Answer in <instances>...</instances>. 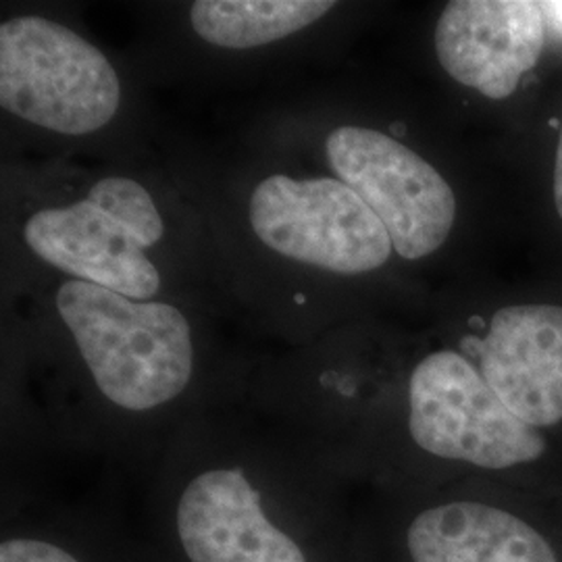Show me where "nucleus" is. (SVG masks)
Masks as SVG:
<instances>
[{"label":"nucleus","instance_id":"nucleus-1","mask_svg":"<svg viewBox=\"0 0 562 562\" xmlns=\"http://www.w3.org/2000/svg\"><path fill=\"white\" fill-rule=\"evenodd\" d=\"M148 519L162 562H369L364 508L262 482L241 462L188 473Z\"/></svg>","mask_w":562,"mask_h":562},{"label":"nucleus","instance_id":"nucleus-2","mask_svg":"<svg viewBox=\"0 0 562 562\" xmlns=\"http://www.w3.org/2000/svg\"><path fill=\"white\" fill-rule=\"evenodd\" d=\"M369 562H562V494L457 482L364 508Z\"/></svg>","mask_w":562,"mask_h":562},{"label":"nucleus","instance_id":"nucleus-3","mask_svg":"<svg viewBox=\"0 0 562 562\" xmlns=\"http://www.w3.org/2000/svg\"><path fill=\"white\" fill-rule=\"evenodd\" d=\"M404 427L425 459L459 467L475 482L562 494V487L533 473L550 454L548 438L510 413L462 352L438 350L413 367Z\"/></svg>","mask_w":562,"mask_h":562},{"label":"nucleus","instance_id":"nucleus-4","mask_svg":"<svg viewBox=\"0 0 562 562\" xmlns=\"http://www.w3.org/2000/svg\"><path fill=\"white\" fill-rule=\"evenodd\" d=\"M60 319L102 398L125 413L178 401L194 375L190 323L165 302H136L86 281L57 292Z\"/></svg>","mask_w":562,"mask_h":562},{"label":"nucleus","instance_id":"nucleus-5","mask_svg":"<svg viewBox=\"0 0 562 562\" xmlns=\"http://www.w3.org/2000/svg\"><path fill=\"white\" fill-rule=\"evenodd\" d=\"M121 83L101 50L44 18L0 25V104L44 130L81 136L115 117Z\"/></svg>","mask_w":562,"mask_h":562},{"label":"nucleus","instance_id":"nucleus-6","mask_svg":"<svg viewBox=\"0 0 562 562\" xmlns=\"http://www.w3.org/2000/svg\"><path fill=\"white\" fill-rule=\"evenodd\" d=\"M250 223L281 257L341 276L380 269L394 248L367 202L334 178L262 180L250 201Z\"/></svg>","mask_w":562,"mask_h":562},{"label":"nucleus","instance_id":"nucleus-7","mask_svg":"<svg viewBox=\"0 0 562 562\" xmlns=\"http://www.w3.org/2000/svg\"><path fill=\"white\" fill-rule=\"evenodd\" d=\"M325 150L338 180L380 217L402 259H425L448 240L457 220L454 192L408 146L378 130L341 125Z\"/></svg>","mask_w":562,"mask_h":562},{"label":"nucleus","instance_id":"nucleus-8","mask_svg":"<svg viewBox=\"0 0 562 562\" xmlns=\"http://www.w3.org/2000/svg\"><path fill=\"white\" fill-rule=\"evenodd\" d=\"M461 348L522 423L543 436L562 427V306L501 308L485 336H467Z\"/></svg>","mask_w":562,"mask_h":562},{"label":"nucleus","instance_id":"nucleus-9","mask_svg":"<svg viewBox=\"0 0 562 562\" xmlns=\"http://www.w3.org/2000/svg\"><path fill=\"white\" fill-rule=\"evenodd\" d=\"M542 2L454 0L436 27V53L448 76L501 101L517 92L543 50Z\"/></svg>","mask_w":562,"mask_h":562},{"label":"nucleus","instance_id":"nucleus-10","mask_svg":"<svg viewBox=\"0 0 562 562\" xmlns=\"http://www.w3.org/2000/svg\"><path fill=\"white\" fill-rule=\"evenodd\" d=\"M23 240L42 261L74 280L125 299L146 302L161 290V276L140 241L90 201L34 213L23 227Z\"/></svg>","mask_w":562,"mask_h":562},{"label":"nucleus","instance_id":"nucleus-11","mask_svg":"<svg viewBox=\"0 0 562 562\" xmlns=\"http://www.w3.org/2000/svg\"><path fill=\"white\" fill-rule=\"evenodd\" d=\"M0 562H162L99 508L4 510Z\"/></svg>","mask_w":562,"mask_h":562},{"label":"nucleus","instance_id":"nucleus-12","mask_svg":"<svg viewBox=\"0 0 562 562\" xmlns=\"http://www.w3.org/2000/svg\"><path fill=\"white\" fill-rule=\"evenodd\" d=\"M334 7L327 0H196L190 21L209 44L255 48L301 32Z\"/></svg>","mask_w":562,"mask_h":562},{"label":"nucleus","instance_id":"nucleus-13","mask_svg":"<svg viewBox=\"0 0 562 562\" xmlns=\"http://www.w3.org/2000/svg\"><path fill=\"white\" fill-rule=\"evenodd\" d=\"M86 201L123 225L144 248L161 241L165 227L159 209L138 181L117 176L104 178L92 186Z\"/></svg>","mask_w":562,"mask_h":562},{"label":"nucleus","instance_id":"nucleus-14","mask_svg":"<svg viewBox=\"0 0 562 562\" xmlns=\"http://www.w3.org/2000/svg\"><path fill=\"white\" fill-rule=\"evenodd\" d=\"M554 202H557V211L562 220V127L559 148H557V165H554Z\"/></svg>","mask_w":562,"mask_h":562},{"label":"nucleus","instance_id":"nucleus-15","mask_svg":"<svg viewBox=\"0 0 562 562\" xmlns=\"http://www.w3.org/2000/svg\"><path fill=\"white\" fill-rule=\"evenodd\" d=\"M543 18L552 21L554 27L562 32V2H542Z\"/></svg>","mask_w":562,"mask_h":562}]
</instances>
